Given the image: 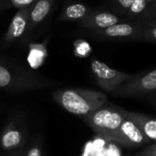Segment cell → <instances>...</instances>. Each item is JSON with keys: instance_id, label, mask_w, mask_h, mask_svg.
I'll return each mask as SVG.
<instances>
[{"instance_id": "cell-7", "label": "cell", "mask_w": 156, "mask_h": 156, "mask_svg": "<svg viewBox=\"0 0 156 156\" xmlns=\"http://www.w3.org/2000/svg\"><path fill=\"white\" fill-rule=\"evenodd\" d=\"M33 6L19 9L13 16L8 28L0 41V48H6L17 40L24 38L30 30L29 14Z\"/></svg>"}, {"instance_id": "cell-9", "label": "cell", "mask_w": 156, "mask_h": 156, "mask_svg": "<svg viewBox=\"0 0 156 156\" xmlns=\"http://www.w3.org/2000/svg\"><path fill=\"white\" fill-rule=\"evenodd\" d=\"M27 141V133L20 119L9 122L0 135V148L3 151L12 152L22 148Z\"/></svg>"}, {"instance_id": "cell-12", "label": "cell", "mask_w": 156, "mask_h": 156, "mask_svg": "<svg viewBox=\"0 0 156 156\" xmlns=\"http://www.w3.org/2000/svg\"><path fill=\"white\" fill-rule=\"evenodd\" d=\"M125 15L133 21L145 22L146 20L155 16V11L149 7L145 0H133Z\"/></svg>"}, {"instance_id": "cell-20", "label": "cell", "mask_w": 156, "mask_h": 156, "mask_svg": "<svg viewBox=\"0 0 156 156\" xmlns=\"http://www.w3.org/2000/svg\"><path fill=\"white\" fill-rule=\"evenodd\" d=\"M25 152H26V148L22 147V148L12 151L7 156H24L25 155Z\"/></svg>"}, {"instance_id": "cell-1", "label": "cell", "mask_w": 156, "mask_h": 156, "mask_svg": "<svg viewBox=\"0 0 156 156\" xmlns=\"http://www.w3.org/2000/svg\"><path fill=\"white\" fill-rule=\"evenodd\" d=\"M55 82L28 68L0 58V89L10 92L51 87Z\"/></svg>"}, {"instance_id": "cell-8", "label": "cell", "mask_w": 156, "mask_h": 156, "mask_svg": "<svg viewBox=\"0 0 156 156\" xmlns=\"http://www.w3.org/2000/svg\"><path fill=\"white\" fill-rule=\"evenodd\" d=\"M108 141L114 142L126 148L140 147L150 144L138 127L127 117Z\"/></svg>"}, {"instance_id": "cell-3", "label": "cell", "mask_w": 156, "mask_h": 156, "mask_svg": "<svg viewBox=\"0 0 156 156\" xmlns=\"http://www.w3.org/2000/svg\"><path fill=\"white\" fill-rule=\"evenodd\" d=\"M127 117L128 111L114 104H104L95 111L81 116L84 122L90 129L106 140H109Z\"/></svg>"}, {"instance_id": "cell-13", "label": "cell", "mask_w": 156, "mask_h": 156, "mask_svg": "<svg viewBox=\"0 0 156 156\" xmlns=\"http://www.w3.org/2000/svg\"><path fill=\"white\" fill-rule=\"evenodd\" d=\"M54 0H36L29 14L30 30L41 23L49 14Z\"/></svg>"}, {"instance_id": "cell-11", "label": "cell", "mask_w": 156, "mask_h": 156, "mask_svg": "<svg viewBox=\"0 0 156 156\" xmlns=\"http://www.w3.org/2000/svg\"><path fill=\"white\" fill-rule=\"evenodd\" d=\"M128 118L138 127L150 143L156 140V121L154 118L136 112H128Z\"/></svg>"}, {"instance_id": "cell-14", "label": "cell", "mask_w": 156, "mask_h": 156, "mask_svg": "<svg viewBox=\"0 0 156 156\" xmlns=\"http://www.w3.org/2000/svg\"><path fill=\"white\" fill-rule=\"evenodd\" d=\"M90 12L91 9L87 5L75 3L69 5L64 8L60 16V19L63 21H80Z\"/></svg>"}, {"instance_id": "cell-15", "label": "cell", "mask_w": 156, "mask_h": 156, "mask_svg": "<svg viewBox=\"0 0 156 156\" xmlns=\"http://www.w3.org/2000/svg\"><path fill=\"white\" fill-rule=\"evenodd\" d=\"M143 40L154 44L156 42V17L154 16L144 22Z\"/></svg>"}, {"instance_id": "cell-2", "label": "cell", "mask_w": 156, "mask_h": 156, "mask_svg": "<svg viewBox=\"0 0 156 156\" xmlns=\"http://www.w3.org/2000/svg\"><path fill=\"white\" fill-rule=\"evenodd\" d=\"M54 101L69 113L84 116L106 104L108 97L103 92L83 89L65 88L53 92Z\"/></svg>"}, {"instance_id": "cell-5", "label": "cell", "mask_w": 156, "mask_h": 156, "mask_svg": "<svg viewBox=\"0 0 156 156\" xmlns=\"http://www.w3.org/2000/svg\"><path fill=\"white\" fill-rule=\"evenodd\" d=\"M90 70L96 83L103 90L109 92H112L117 87L133 77V74H128L112 69L106 63L96 58L91 59Z\"/></svg>"}, {"instance_id": "cell-22", "label": "cell", "mask_w": 156, "mask_h": 156, "mask_svg": "<svg viewBox=\"0 0 156 156\" xmlns=\"http://www.w3.org/2000/svg\"><path fill=\"white\" fill-rule=\"evenodd\" d=\"M5 7H8V4L6 1L5 0H0V10L5 8Z\"/></svg>"}, {"instance_id": "cell-18", "label": "cell", "mask_w": 156, "mask_h": 156, "mask_svg": "<svg viewBox=\"0 0 156 156\" xmlns=\"http://www.w3.org/2000/svg\"><path fill=\"white\" fill-rule=\"evenodd\" d=\"M36 0H8V6L16 7L17 10L33 6Z\"/></svg>"}, {"instance_id": "cell-6", "label": "cell", "mask_w": 156, "mask_h": 156, "mask_svg": "<svg viewBox=\"0 0 156 156\" xmlns=\"http://www.w3.org/2000/svg\"><path fill=\"white\" fill-rule=\"evenodd\" d=\"M144 22H121L101 30H93L91 35L97 38L114 40H143Z\"/></svg>"}, {"instance_id": "cell-17", "label": "cell", "mask_w": 156, "mask_h": 156, "mask_svg": "<svg viewBox=\"0 0 156 156\" xmlns=\"http://www.w3.org/2000/svg\"><path fill=\"white\" fill-rule=\"evenodd\" d=\"M133 0H113L112 7L117 14L125 15L127 10L133 4Z\"/></svg>"}, {"instance_id": "cell-10", "label": "cell", "mask_w": 156, "mask_h": 156, "mask_svg": "<svg viewBox=\"0 0 156 156\" xmlns=\"http://www.w3.org/2000/svg\"><path fill=\"white\" fill-rule=\"evenodd\" d=\"M121 22H123V19L115 13L92 10L83 19L79 21L82 27L90 29L91 31L101 30Z\"/></svg>"}, {"instance_id": "cell-21", "label": "cell", "mask_w": 156, "mask_h": 156, "mask_svg": "<svg viewBox=\"0 0 156 156\" xmlns=\"http://www.w3.org/2000/svg\"><path fill=\"white\" fill-rule=\"evenodd\" d=\"M145 1H146L147 5H149V7H150V8H151L152 10L155 11L156 0H145Z\"/></svg>"}, {"instance_id": "cell-4", "label": "cell", "mask_w": 156, "mask_h": 156, "mask_svg": "<svg viewBox=\"0 0 156 156\" xmlns=\"http://www.w3.org/2000/svg\"><path fill=\"white\" fill-rule=\"evenodd\" d=\"M156 90V69L142 72L117 87L112 94L119 98L143 97L154 93Z\"/></svg>"}, {"instance_id": "cell-19", "label": "cell", "mask_w": 156, "mask_h": 156, "mask_svg": "<svg viewBox=\"0 0 156 156\" xmlns=\"http://www.w3.org/2000/svg\"><path fill=\"white\" fill-rule=\"evenodd\" d=\"M134 156H156V144L153 143L151 145L141 151L140 153L136 154Z\"/></svg>"}, {"instance_id": "cell-16", "label": "cell", "mask_w": 156, "mask_h": 156, "mask_svg": "<svg viewBox=\"0 0 156 156\" xmlns=\"http://www.w3.org/2000/svg\"><path fill=\"white\" fill-rule=\"evenodd\" d=\"M24 156H44L43 141L38 137L27 148H26Z\"/></svg>"}]
</instances>
